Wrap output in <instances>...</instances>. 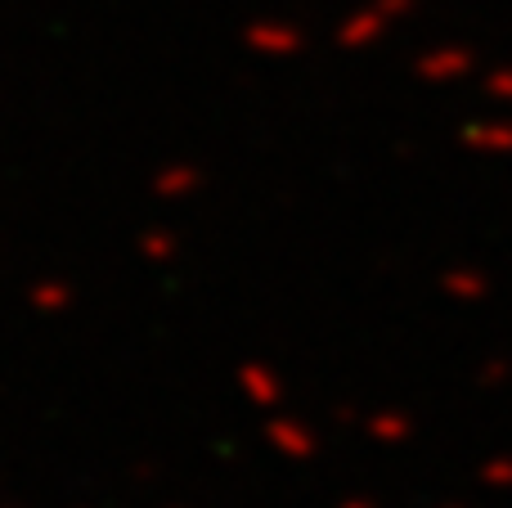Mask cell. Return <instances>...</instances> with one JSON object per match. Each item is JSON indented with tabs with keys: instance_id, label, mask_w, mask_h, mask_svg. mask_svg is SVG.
<instances>
[{
	"instance_id": "cell-3",
	"label": "cell",
	"mask_w": 512,
	"mask_h": 508,
	"mask_svg": "<svg viewBox=\"0 0 512 508\" xmlns=\"http://www.w3.org/2000/svg\"><path fill=\"white\" fill-rule=\"evenodd\" d=\"M468 54H463V50H454V54H436V63H432V68L436 72H445V77H454V72H463V68H468Z\"/></svg>"
},
{
	"instance_id": "cell-1",
	"label": "cell",
	"mask_w": 512,
	"mask_h": 508,
	"mask_svg": "<svg viewBox=\"0 0 512 508\" xmlns=\"http://www.w3.org/2000/svg\"><path fill=\"white\" fill-rule=\"evenodd\" d=\"M468 144H477L481 153H512V126L508 122H490V126H472Z\"/></svg>"
},
{
	"instance_id": "cell-2",
	"label": "cell",
	"mask_w": 512,
	"mask_h": 508,
	"mask_svg": "<svg viewBox=\"0 0 512 508\" xmlns=\"http://www.w3.org/2000/svg\"><path fill=\"white\" fill-rule=\"evenodd\" d=\"M486 90H490L495 99H512V68H495V72H490V77H486Z\"/></svg>"
}]
</instances>
